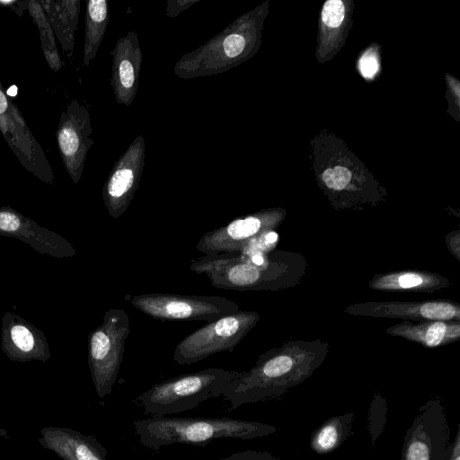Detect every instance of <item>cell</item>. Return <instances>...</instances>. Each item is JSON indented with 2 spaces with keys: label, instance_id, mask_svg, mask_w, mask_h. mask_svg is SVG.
I'll list each match as a JSON object with an SVG mask.
<instances>
[{
  "label": "cell",
  "instance_id": "cell-1",
  "mask_svg": "<svg viewBox=\"0 0 460 460\" xmlns=\"http://www.w3.org/2000/svg\"><path fill=\"white\" fill-rule=\"evenodd\" d=\"M140 443L154 450L172 444L205 446L222 438L252 439L276 433L270 424L227 417H151L133 421Z\"/></svg>",
  "mask_w": 460,
  "mask_h": 460
},
{
  "label": "cell",
  "instance_id": "cell-2",
  "mask_svg": "<svg viewBox=\"0 0 460 460\" xmlns=\"http://www.w3.org/2000/svg\"><path fill=\"white\" fill-rule=\"evenodd\" d=\"M262 7L242 14L198 49L181 56L173 66L175 75L184 80L215 75L249 59L259 44Z\"/></svg>",
  "mask_w": 460,
  "mask_h": 460
},
{
  "label": "cell",
  "instance_id": "cell-3",
  "mask_svg": "<svg viewBox=\"0 0 460 460\" xmlns=\"http://www.w3.org/2000/svg\"><path fill=\"white\" fill-rule=\"evenodd\" d=\"M317 365L314 360L295 359L287 353L269 352L261 355L253 367L226 385L221 396L229 402V411L277 398L303 382Z\"/></svg>",
  "mask_w": 460,
  "mask_h": 460
},
{
  "label": "cell",
  "instance_id": "cell-4",
  "mask_svg": "<svg viewBox=\"0 0 460 460\" xmlns=\"http://www.w3.org/2000/svg\"><path fill=\"white\" fill-rule=\"evenodd\" d=\"M240 374L217 367L184 374L156 383L134 402L145 414L155 418L182 412L209 398L221 396L224 386Z\"/></svg>",
  "mask_w": 460,
  "mask_h": 460
},
{
  "label": "cell",
  "instance_id": "cell-5",
  "mask_svg": "<svg viewBox=\"0 0 460 460\" xmlns=\"http://www.w3.org/2000/svg\"><path fill=\"white\" fill-rule=\"evenodd\" d=\"M129 318L123 309L108 310L102 323L88 336V364L100 398L109 395L117 381L123 359Z\"/></svg>",
  "mask_w": 460,
  "mask_h": 460
},
{
  "label": "cell",
  "instance_id": "cell-6",
  "mask_svg": "<svg viewBox=\"0 0 460 460\" xmlns=\"http://www.w3.org/2000/svg\"><path fill=\"white\" fill-rule=\"evenodd\" d=\"M258 320L255 312L238 311L208 323L176 345L173 360L178 365H190L219 352H232Z\"/></svg>",
  "mask_w": 460,
  "mask_h": 460
},
{
  "label": "cell",
  "instance_id": "cell-7",
  "mask_svg": "<svg viewBox=\"0 0 460 460\" xmlns=\"http://www.w3.org/2000/svg\"><path fill=\"white\" fill-rule=\"evenodd\" d=\"M132 306L160 321L214 322L240 311L238 304L224 296L148 293L133 296Z\"/></svg>",
  "mask_w": 460,
  "mask_h": 460
},
{
  "label": "cell",
  "instance_id": "cell-8",
  "mask_svg": "<svg viewBox=\"0 0 460 460\" xmlns=\"http://www.w3.org/2000/svg\"><path fill=\"white\" fill-rule=\"evenodd\" d=\"M450 428L445 405L439 397L422 404L407 429L401 460H447Z\"/></svg>",
  "mask_w": 460,
  "mask_h": 460
},
{
  "label": "cell",
  "instance_id": "cell-9",
  "mask_svg": "<svg viewBox=\"0 0 460 460\" xmlns=\"http://www.w3.org/2000/svg\"><path fill=\"white\" fill-rule=\"evenodd\" d=\"M0 132L21 164L39 180L53 184L54 173L45 153L0 81Z\"/></svg>",
  "mask_w": 460,
  "mask_h": 460
},
{
  "label": "cell",
  "instance_id": "cell-10",
  "mask_svg": "<svg viewBox=\"0 0 460 460\" xmlns=\"http://www.w3.org/2000/svg\"><path fill=\"white\" fill-rule=\"evenodd\" d=\"M145 139L140 134L115 162L103 184V203L114 219L127 211L138 189L145 166Z\"/></svg>",
  "mask_w": 460,
  "mask_h": 460
},
{
  "label": "cell",
  "instance_id": "cell-11",
  "mask_svg": "<svg viewBox=\"0 0 460 460\" xmlns=\"http://www.w3.org/2000/svg\"><path fill=\"white\" fill-rule=\"evenodd\" d=\"M92 133L88 110L73 100L61 113L56 137L62 163L75 184L82 177L86 155L93 144Z\"/></svg>",
  "mask_w": 460,
  "mask_h": 460
},
{
  "label": "cell",
  "instance_id": "cell-12",
  "mask_svg": "<svg viewBox=\"0 0 460 460\" xmlns=\"http://www.w3.org/2000/svg\"><path fill=\"white\" fill-rule=\"evenodd\" d=\"M278 218L275 211H261L236 217L226 226L205 233L196 247L205 255L242 252L253 239L274 226Z\"/></svg>",
  "mask_w": 460,
  "mask_h": 460
},
{
  "label": "cell",
  "instance_id": "cell-13",
  "mask_svg": "<svg viewBox=\"0 0 460 460\" xmlns=\"http://www.w3.org/2000/svg\"><path fill=\"white\" fill-rule=\"evenodd\" d=\"M0 235L18 239L40 254L74 257L76 250L60 234L40 226L11 207L0 208Z\"/></svg>",
  "mask_w": 460,
  "mask_h": 460
},
{
  "label": "cell",
  "instance_id": "cell-14",
  "mask_svg": "<svg viewBox=\"0 0 460 460\" xmlns=\"http://www.w3.org/2000/svg\"><path fill=\"white\" fill-rule=\"evenodd\" d=\"M1 349L10 360L16 362H45L51 357L44 332L19 314L9 311L2 317Z\"/></svg>",
  "mask_w": 460,
  "mask_h": 460
},
{
  "label": "cell",
  "instance_id": "cell-15",
  "mask_svg": "<svg viewBox=\"0 0 460 460\" xmlns=\"http://www.w3.org/2000/svg\"><path fill=\"white\" fill-rule=\"evenodd\" d=\"M111 55V86L116 102L129 107L137 93L143 59L137 32L130 31L120 37Z\"/></svg>",
  "mask_w": 460,
  "mask_h": 460
},
{
  "label": "cell",
  "instance_id": "cell-16",
  "mask_svg": "<svg viewBox=\"0 0 460 460\" xmlns=\"http://www.w3.org/2000/svg\"><path fill=\"white\" fill-rule=\"evenodd\" d=\"M41 445L64 460H107V450L91 436L66 428H44Z\"/></svg>",
  "mask_w": 460,
  "mask_h": 460
},
{
  "label": "cell",
  "instance_id": "cell-17",
  "mask_svg": "<svg viewBox=\"0 0 460 460\" xmlns=\"http://www.w3.org/2000/svg\"><path fill=\"white\" fill-rule=\"evenodd\" d=\"M67 58L73 54L80 1H39Z\"/></svg>",
  "mask_w": 460,
  "mask_h": 460
},
{
  "label": "cell",
  "instance_id": "cell-18",
  "mask_svg": "<svg viewBox=\"0 0 460 460\" xmlns=\"http://www.w3.org/2000/svg\"><path fill=\"white\" fill-rule=\"evenodd\" d=\"M354 420L353 411L327 419L312 432L310 448L318 455L332 453L352 434Z\"/></svg>",
  "mask_w": 460,
  "mask_h": 460
},
{
  "label": "cell",
  "instance_id": "cell-19",
  "mask_svg": "<svg viewBox=\"0 0 460 460\" xmlns=\"http://www.w3.org/2000/svg\"><path fill=\"white\" fill-rule=\"evenodd\" d=\"M109 22V2L89 0L86 2L85 31L84 42V65L89 66L95 58Z\"/></svg>",
  "mask_w": 460,
  "mask_h": 460
},
{
  "label": "cell",
  "instance_id": "cell-20",
  "mask_svg": "<svg viewBox=\"0 0 460 460\" xmlns=\"http://www.w3.org/2000/svg\"><path fill=\"white\" fill-rule=\"evenodd\" d=\"M28 10L39 29L44 58L49 66L54 72H58L62 67V62L56 45L54 31L47 15L37 1H30Z\"/></svg>",
  "mask_w": 460,
  "mask_h": 460
},
{
  "label": "cell",
  "instance_id": "cell-21",
  "mask_svg": "<svg viewBox=\"0 0 460 460\" xmlns=\"http://www.w3.org/2000/svg\"><path fill=\"white\" fill-rule=\"evenodd\" d=\"M387 402L379 394H376L371 401L367 414V429L372 444H375L382 434L387 420Z\"/></svg>",
  "mask_w": 460,
  "mask_h": 460
},
{
  "label": "cell",
  "instance_id": "cell-22",
  "mask_svg": "<svg viewBox=\"0 0 460 460\" xmlns=\"http://www.w3.org/2000/svg\"><path fill=\"white\" fill-rule=\"evenodd\" d=\"M450 334L451 331L447 324L442 322H435L424 328H419L417 334L411 336L415 335L428 346L435 347L444 341Z\"/></svg>",
  "mask_w": 460,
  "mask_h": 460
},
{
  "label": "cell",
  "instance_id": "cell-23",
  "mask_svg": "<svg viewBox=\"0 0 460 460\" xmlns=\"http://www.w3.org/2000/svg\"><path fill=\"white\" fill-rule=\"evenodd\" d=\"M345 16V7L341 0H328L322 10V20L331 28L338 27Z\"/></svg>",
  "mask_w": 460,
  "mask_h": 460
},
{
  "label": "cell",
  "instance_id": "cell-24",
  "mask_svg": "<svg viewBox=\"0 0 460 460\" xmlns=\"http://www.w3.org/2000/svg\"><path fill=\"white\" fill-rule=\"evenodd\" d=\"M423 283L424 279L420 275L416 273H402L401 275L396 276L395 278L391 276L388 279H385L381 282L382 287H395L401 288H411L414 287L420 286Z\"/></svg>",
  "mask_w": 460,
  "mask_h": 460
},
{
  "label": "cell",
  "instance_id": "cell-25",
  "mask_svg": "<svg viewBox=\"0 0 460 460\" xmlns=\"http://www.w3.org/2000/svg\"><path fill=\"white\" fill-rule=\"evenodd\" d=\"M217 460H279L269 452L245 450L231 454Z\"/></svg>",
  "mask_w": 460,
  "mask_h": 460
},
{
  "label": "cell",
  "instance_id": "cell-26",
  "mask_svg": "<svg viewBox=\"0 0 460 460\" xmlns=\"http://www.w3.org/2000/svg\"><path fill=\"white\" fill-rule=\"evenodd\" d=\"M200 0H168L165 13L169 18L178 16L181 12L190 8Z\"/></svg>",
  "mask_w": 460,
  "mask_h": 460
},
{
  "label": "cell",
  "instance_id": "cell-27",
  "mask_svg": "<svg viewBox=\"0 0 460 460\" xmlns=\"http://www.w3.org/2000/svg\"><path fill=\"white\" fill-rule=\"evenodd\" d=\"M359 69L365 77H373L378 70V63L375 56L366 53L359 61Z\"/></svg>",
  "mask_w": 460,
  "mask_h": 460
},
{
  "label": "cell",
  "instance_id": "cell-28",
  "mask_svg": "<svg viewBox=\"0 0 460 460\" xmlns=\"http://www.w3.org/2000/svg\"><path fill=\"white\" fill-rule=\"evenodd\" d=\"M333 187L335 190H341L348 185L351 179V172L345 167L336 166L332 169Z\"/></svg>",
  "mask_w": 460,
  "mask_h": 460
},
{
  "label": "cell",
  "instance_id": "cell-29",
  "mask_svg": "<svg viewBox=\"0 0 460 460\" xmlns=\"http://www.w3.org/2000/svg\"><path fill=\"white\" fill-rule=\"evenodd\" d=\"M447 460H460V424L457 425L455 438L450 444L449 454Z\"/></svg>",
  "mask_w": 460,
  "mask_h": 460
},
{
  "label": "cell",
  "instance_id": "cell-30",
  "mask_svg": "<svg viewBox=\"0 0 460 460\" xmlns=\"http://www.w3.org/2000/svg\"><path fill=\"white\" fill-rule=\"evenodd\" d=\"M323 179L327 187L332 188L333 187V173L332 169L328 168L323 172Z\"/></svg>",
  "mask_w": 460,
  "mask_h": 460
},
{
  "label": "cell",
  "instance_id": "cell-31",
  "mask_svg": "<svg viewBox=\"0 0 460 460\" xmlns=\"http://www.w3.org/2000/svg\"><path fill=\"white\" fill-rule=\"evenodd\" d=\"M278 239V234L274 232H270L267 235H266V242L268 243H272L274 242H276Z\"/></svg>",
  "mask_w": 460,
  "mask_h": 460
}]
</instances>
